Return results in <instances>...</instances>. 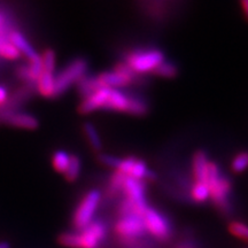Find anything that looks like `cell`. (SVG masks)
Returning <instances> with one entry per match:
<instances>
[{"instance_id": "15", "label": "cell", "mask_w": 248, "mask_h": 248, "mask_svg": "<svg viewBox=\"0 0 248 248\" xmlns=\"http://www.w3.org/2000/svg\"><path fill=\"white\" fill-rule=\"evenodd\" d=\"M99 89H101V86L99 84L97 77L84 76L78 82V90L80 94L83 95V98H86L88 95L92 94L93 92H95Z\"/></svg>"}, {"instance_id": "24", "label": "cell", "mask_w": 248, "mask_h": 248, "mask_svg": "<svg viewBox=\"0 0 248 248\" xmlns=\"http://www.w3.org/2000/svg\"><path fill=\"white\" fill-rule=\"evenodd\" d=\"M231 168L234 172L240 173L248 168V152H240L231 162Z\"/></svg>"}, {"instance_id": "26", "label": "cell", "mask_w": 248, "mask_h": 248, "mask_svg": "<svg viewBox=\"0 0 248 248\" xmlns=\"http://www.w3.org/2000/svg\"><path fill=\"white\" fill-rule=\"evenodd\" d=\"M43 63V71H49V73H54L55 70V53L52 49H46L43 53L42 57Z\"/></svg>"}, {"instance_id": "11", "label": "cell", "mask_w": 248, "mask_h": 248, "mask_svg": "<svg viewBox=\"0 0 248 248\" xmlns=\"http://www.w3.org/2000/svg\"><path fill=\"white\" fill-rule=\"evenodd\" d=\"M130 104V95L117 89H111L109 97L105 105L104 109L106 110H115L128 113Z\"/></svg>"}, {"instance_id": "16", "label": "cell", "mask_w": 248, "mask_h": 248, "mask_svg": "<svg viewBox=\"0 0 248 248\" xmlns=\"http://www.w3.org/2000/svg\"><path fill=\"white\" fill-rule=\"evenodd\" d=\"M70 156L71 155L66 151H57L52 156V164H53V168L57 170L58 172L64 173L69 166L70 162Z\"/></svg>"}, {"instance_id": "9", "label": "cell", "mask_w": 248, "mask_h": 248, "mask_svg": "<svg viewBox=\"0 0 248 248\" xmlns=\"http://www.w3.org/2000/svg\"><path fill=\"white\" fill-rule=\"evenodd\" d=\"M4 120L6 123L11 124L15 128L35 130L38 126V120L29 113L23 111H12V113H5Z\"/></svg>"}, {"instance_id": "2", "label": "cell", "mask_w": 248, "mask_h": 248, "mask_svg": "<svg viewBox=\"0 0 248 248\" xmlns=\"http://www.w3.org/2000/svg\"><path fill=\"white\" fill-rule=\"evenodd\" d=\"M207 184L214 204L221 212L228 213L231 208L230 200H229L231 193V183L228 177L222 175L221 170L215 162H209Z\"/></svg>"}, {"instance_id": "31", "label": "cell", "mask_w": 248, "mask_h": 248, "mask_svg": "<svg viewBox=\"0 0 248 248\" xmlns=\"http://www.w3.org/2000/svg\"><path fill=\"white\" fill-rule=\"evenodd\" d=\"M0 248H11V244L7 241H0Z\"/></svg>"}, {"instance_id": "18", "label": "cell", "mask_w": 248, "mask_h": 248, "mask_svg": "<svg viewBox=\"0 0 248 248\" xmlns=\"http://www.w3.org/2000/svg\"><path fill=\"white\" fill-rule=\"evenodd\" d=\"M192 199H193L195 202H206L207 200L210 198V192L209 187L207 184H203V183H197L194 182L193 187H192L191 191Z\"/></svg>"}, {"instance_id": "29", "label": "cell", "mask_w": 248, "mask_h": 248, "mask_svg": "<svg viewBox=\"0 0 248 248\" xmlns=\"http://www.w3.org/2000/svg\"><path fill=\"white\" fill-rule=\"evenodd\" d=\"M8 99V91L5 86L0 85V106L6 104Z\"/></svg>"}, {"instance_id": "28", "label": "cell", "mask_w": 248, "mask_h": 248, "mask_svg": "<svg viewBox=\"0 0 248 248\" xmlns=\"http://www.w3.org/2000/svg\"><path fill=\"white\" fill-rule=\"evenodd\" d=\"M99 161L105 166L111 167V168L117 169L119 164L121 162V159L116 156H113V155H108V154H100L99 155Z\"/></svg>"}, {"instance_id": "7", "label": "cell", "mask_w": 248, "mask_h": 248, "mask_svg": "<svg viewBox=\"0 0 248 248\" xmlns=\"http://www.w3.org/2000/svg\"><path fill=\"white\" fill-rule=\"evenodd\" d=\"M115 231L122 239H137L147 232L142 216L133 214L121 217L115 225Z\"/></svg>"}, {"instance_id": "5", "label": "cell", "mask_w": 248, "mask_h": 248, "mask_svg": "<svg viewBox=\"0 0 248 248\" xmlns=\"http://www.w3.org/2000/svg\"><path fill=\"white\" fill-rule=\"evenodd\" d=\"M88 70V62L84 59L78 58L70 62L55 76V93L62 94L70 88L74 83L79 82L85 76Z\"/></svg>"}, {"instance_id": "8", "label": "cell", "mask_w": 248, "mask_h": 248, "mask_svg": "<svg viewBox=\"0 0 248 248\" xmlns=\"http://www.w3.org/2000/svg\"><path fill=\"white\" fill-rule=\"evenodd\" d=\"M110 91L111 89L109 88H101L84 98V100L82 101L79 106L80 113L90 114L98 109H104L105 105H106L108 100V97L110 94Z\"/></svg>"}, {"instance_id": "14", "label": "cell", "mask_w": 248, "mask_h": 248, "mask_svg": "<svg viewBox=\"0 0 248 248\" xmlns=\"http://www.w3.org/2000/svg\"><path fill=\"white\" fill-rule=\"evenodd\" d=\"M37 88L43 97L53 98L57 95L55 93V75L54 73L43 71L42 75L37 80Z\"/></svg>"}, {"instance_id": "30", "label": "cell", "mask_w": 248, "mask_h": 248, "mask_svg": "<svg viewBox=\"0 0 248 248\" xmlns=\"http://www.w3.org/2000/svg\"><path fill=\"white\" fill-rule=\"evenodd\" d=\"M240 2H241V6H243L245 16H246L248 20V0H240Z\"/></svg>"}, {"instance_id": "4", "label": "cell", "mask_w": 248, "mask_h": 248, "mask_svg": "<svg viewBox=\"0 0 248 248\" xmlns=\"http://www.w3.org/2000/svg\"><path fill=\"white\" fill-rule=\"evenodd\" d=\"M100 199L101 193L99 190H91L84 195L74 214L73 223L76 230H83L93 222L92 219L97 212Z\"/></svg>"}, {"instance_id": "6", "label": "cell", "mask_w": 248, "mask_h": 248, "mask_svg": "<svg viewBox=\"0 0 248 248\" xmlns=\"http://www.w3.org/2000/svg\"><path fill=\"white\" fill-rule=\"evenodd\" d=\"M146 231L159 240H168L171 235V228L169 222L160 212L148 207L142 215Z\"/></svg>"}, {"instance_id": "3", "label": "cell", "mask_w": 248, "mask_h": 248, "mask_svg": "<svg viewBox=\"0 0 248 248\" xmlns=\"http://www.w3.org/2000/svg\"><path fill=\"white\" fill-rule=\"evenodd\" d=\"M164 61V54L160 49H133L125 57V63L136 74H146L153 71Z\"/></svg>"}, {"instance_id": "13", "label": "cell", "mask_w": 248, "mask_h": 248, "mask_svg": "<svg viewBox=\"0 0 248 248\" xmlns=\"http://www.w3.org/2000/svg\"><path fill=\"white\" fill-rule=\"evenodd\" d=\"M97 79L101 88L117 89L130 84L128 80L124 78L122 75H120V74L115 70L102 73L99 76H97Z\"/></svg>"}, {"instance_id": "1", "label": "cell", "mask_w": 248, "mask_h": 248, "mask_svg": "<svg viewBox=\"0 0 248 248\" xmlns=\"http://www.w3.org/2000/svg\"><path fill=\"white\" fill-rule=\"evenodd\" d=\"M105 235L106 226L100 221H94L78 232H64L58 240L62 246L69 248H98Z\"/></svg>"}, {"instance_id": "23", "label": "cell", "mask_w": 248, "mask_h": 248, "mask_svg": "<svg viewBox=\"0 0 248 248\" xmlns=\"http://www.w3.org/2000/svg\"><path fill=\"white\" fill-rule=\"evenodd\" d=\"M126 176L123 175L122 172L116 171L111 175L110 181H109V187H108V193L110 195H115L119 193L120 191H122V185L124 179H125Z\"/></svg>"}, {"instance_id": "19", "label": "cell", "mask_w": 248, "mask_h": 248, "mask_svg": "<svg viewBox=\"0 0 248 248\" xmlns=\"http://www.w3.org/2000/svg\"><path fill=\"white\" fill-rule=\"evenodd\" d=\"M147 110L148 106L145 100H142L139 97H136V95H130L128 114H131V115L135 116H142L147 113Z\"/></svg>"}, {"instance_id": "12", "label": "cell", "mask_w": 248, "mask_h": 248, "mask_svg": "<svg viewBox=\"0 0 248 248\" xmlns=\"http://www.w3.org/2000/svg\"><path fill=\"white\" fill-rule=\"evenodd\" d=\"M9 40L13 43V45L18 49V52H20L21 54L26 55V57L29 59V61L39 57V54L36 53V51L33 49L32 46H31L30 43L26 39V37H24L21 32H18V31H13V32H11V35H9Z\"/></svg>"}, {"instance_id": "25", "label": "cell", "mask_w": 248, "mask_h": 248, "mask_svg": "<svg viewBox=\"0 0 248 248\" xmlns=\"http://www.w3.org/2000/svg\"><path fill=\"white\" fill-rule=\"evenodd\" d=\"M229 231L237 238L248 241V225L241 222H232L229 225Z\"/></svg>"}, {"instance_id": "20", "label": "cell", "mask_w": 248, "mask_h": 248, "mask_svg": "<svg viewBox=\"0 0 248 248\" xmlns=\"http://www.w3.org/2000/svg\"><path fill=\"white\" fill-rule=\"evenodd\" d=\"M80 170H82V161H80L79 156H77V155H71L69 166H68L66 172H64L67 181L75 182L76 179L79 177Z\"/></svg>"}, {"instance_id": "10", "label": "cell", "mask_w": 248, "mask_h": 248, "mask_svg": "<svg viewBox=\"0 0 248 248\" xmlns=\"http://www.w3.org/2000/svg\"><path fill=\"white\" fill-rule=\"evenodd\" d=\"M208 156L203 151H198L193 156V175L194 181L197 183L207 184L208 179V168H209ZM208 185V184H207Z\"/></svg>"}, {"instance_id": "22", "label": "cell", "mask_w": 248, "mask_h": 248, "mask_svg": "<svg viewBox=\"0 0 248 248\" xmlns=\"http://www.w3.org/2000/svg\"><path fill=\"white\" fill-rule=\"evenodd\" d=\"M177 67H176L172 62L169 61H163L162 63L153 71V74H155V75L163 77V78H172V77L177 75Z\"/></svg>"}, {"instance_id": "27", "label": "cell", "mask_w": 248, "mask_h": 248, "mask_svg": "<svg viewBox=\"0 0 248 248\" xmlns=\"http://www.w3.org/2000/svg\"><path fill=\"white\" fill-rule=\"evenodd\" d=\"M114 70L117 71L120 75H122L124 78L128 80L130 84H131L133 80L137 79L138 74H136L135 71H133L131 68H130L128 64L125 63V62H120L119 64H116L115 69H114Z\"/></svg>"}, {"instance_id": "17", "label": "cell", "mask_w": 248, "mask_h": 248, "mask_svg": "<svg viewBox=\"0 0 248 248\" xmlns=\"http://www.w3.org/2000/svg\"><path fill=\"white\" fill-rule=\"evenodd\" d=\"M83 130H84V133L86 138H88L90 146H91L94 151H100L102 147V142L95 126L93 125L92 123H85L84 126H83Z\"/></svg>"}, {"instance_id": "21", "label": "cell", "mask_w": 248, "mask_h": 248, "mask_svg": "<svg viewBox=\"0 0 248 248\" xmlns=\"http://www.w3.org/2000/svg\"><path fill=\"white\" fill-rule=\"evenodd\" d=\"M20 55L21 53L11 40H0V57L8 60H16Z\"/></svg>"}]
</instances>
